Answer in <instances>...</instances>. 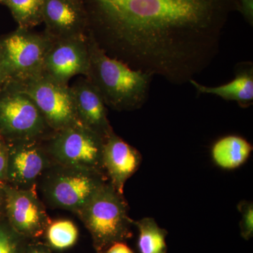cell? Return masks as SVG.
Wrapping results in <instances>:
<instances>
[{
  "label": "cell",
  "mask_w": 253,
  "mask_h": 253,
  "mask_svg": "<svg viewBox=\"0 0 253 253\" xmlns=\"http://www.w3.org/2000/svg\"><path fill=\"white\" fill-rule=\"evenodd\" d=\"M102 253H134L125 242H118L111 245Z\"/></svg>",
  "instance_id": "obj_25"
},
{
  "label": "cell",
  "mask_w": 253,
  "mask_h": 253,
  "mask_svg": "<svg viewBox=\"0 0 253 253\" xmlns=\"http://www.w3.org/2000/svg\"><path fill=\"white\" fill-rule=\"evenodd\" d=\"M104 141L102 136L80 123L52 131L43 139L56 164L103 174Z\"/></svg>",
  "instance_id": "obj_6"
},
{
  "label": "cell",
  "mask_w": 253,
  "mask_h": 253,
  "mask_svg": "<svg viewBox=\"0 0 253 253\" xmlns=\"http://www.w3.org/2000/svg\"><path fill=\"white\" fill-rule=\"evenodd\" d=\"M252 151V145L244 138L228 135L214 143L211 154L213 161L219 167L234 169L247 161Z\"/></svg>",
  "instance_id": "obj_16"
},
{
  "label": "cell",
  "mask_w": 253,
  "mask_h": 253,
  "mask_svg": "<svg viewBox=\"0 0 253 253\" xmlns=\"http://www.w3.org/2000/svg\"><path fill=\"white\" fill-rule=\"evenodd\" d=\"M239 212L241 214V220L240 221L241 235L246 241L252 239L253 236V204L249 201L240 202Z\"/></svg>",
  "instance_id": "obj_21"
},
{
  "label": "cell",
  "mask_w": 253,
  "mask_h": 253,
  "mask_svg": "<svg viewBox=\"0 0 253 253\" xmlns=\"http://www.w3.org/2000/svg\"><path fill=\"white\" fill-rule=\"evenodd\" d=\"M25 253H51V250L45 244L32 241L28 244Z\"/></svg>",
  "instance_id": "obj_24"
},
{
  "label": "cell",
  "mask_w": 253,
  "mask_h": 253,
  "mask_svg": "<svg viewBox=\"0 0 253 253\" xmlns=\"http://www.w3.org/2000/svg\"><path fill=\"white\" fill-rule=\"evenodd\" d=\"M78 1H81L82 2H83V0H78Z\"/></svg>",
  "instance_id": "obj_28"
},
{
  "label": "cell",
  "mask_w": 253,
  "mask_h": 253,
  "mask_svg": "<svg viewBox=\"0 0 253 253\" xmlns=\"http://www.w3.org/2000/svg\"><path fill=\"white\" fill-rule=\"evenodd\" d=\"M77 215L90 234L96 253H102L111 245L132 237L134 220L129 217L127 204L123 194L109 181L93 195Z\"/></svg>",
  "instance_id": "obj_3"
},
{
  "label": "cell",
  "mask_w": 253,
  "mask_h": 253,
  "mask_svg": "<svg viewBox=\"0 0 253 253\" xmlns=\"http://www.w3.org/2000/svg\"><path fill=\"white\" fill-rule=\"evenodd\" d=\"M51 40L44 32L18 28L0 38L6 82L22 84L44 73V63Z\"/></svg>",
  "instance_id": "obj_5"
},
{
  "label": "cell",
  "mask_w": 253,
  "mask_h": 253,
  "mask_svg": "<svg viewBox=\"0 0 253 253\" xmlns=\"http://www.w3.org/2000/svg\"><path fill=\"white\" fill-rule=\"evenodd\" d=\"M43 139L13 141L7 144L6 176L16 184L15 187L36 189L37 183L54 164Z\"/></svg>",
  "instance_id": "obj_9"
},
{
  "label": "cell",
  "mask_w": 253,
  "mask_h": 253,
  "mask_svg": "<svg viewBox=\"0 0 253 253\" xmlns=\"http://www.w3.org/2000/svg\"><path fill=\"white\" fill-rule=\"evenodd\" d=\"M88 32L133 69L189 83L217 57L235 0H83Z\"/></svg>",
  "instance_id": "obj_1"
},
{
  "label": "cell",
  "mask_w": 253,
  "mask_h": 253,
  "mask_svg": "<svg viewBox=\"0 0 253 253\" xmlns=\"http://www.w3.org/2000/svg\"><path fill=\"white\" fill-rule=\"evenodd\" d=\"M12 15L18 28L32 29L42 23L44 0H1Z\"/></svg>",
  "instance_id": "obj_18"
},
{
  "label": "cell",
  "mask_w": 253,
  "mask_h": 253,
  "mask_svg": "<svg viewBox=\"0 0 253 253\" xmlns=\"http://www.w3.org/2000/svg\"><path fill=\"white\" fill-rule=\"evenodd\" d=\"M41 179L42 192L46 202L51 207L66 210L76 214L109 181L103 173L56 163L47 169Z\"/></svg>",
  "instance_id": "obj_4"
},
{
  "label": "cell",
  "mask_w": 253,
  "mask_h": 253,
  "mask_svg": "<svg viewBox=\"0 0 253 253\" xmlns=\"http://www.w3.org/2000/svg\"><path fill=\"white\" fill-rule=\"evenodd\" d=\"M43 237L45 244L51 250L66 251L77 243L79 231L77 226L69 219L51 221Z\"/></svg>",
  "instance_id": "obj_19"
},
{
  "label": "cell",
  "mask_w": 253,
  "mask_h": 253,
  "mask_svg": "<svg viewBox=\"0 0 253 253\" xmlns=\"http://www.w3.org/2000/svg\"><path fill=\"white\" fill-rule=\"evenodd\" d=\"M139 231L137 247L139 253H167L168 231L159 226L154 218L144 217L133 221Z\"/></svg>",
  "instance_id": "obj_17"
},
{
  "label": "cell",
  "mask_w": 253,
  "mask_h": 253,
  "mask_svg": "<svg viewBox=\"0 0 253 253\" xmlns=\"http://www.w3.org/2000/svg\"><path fill=\"white\" fill-rule=\"evenodd\" d=\"M6 210L9 225L30 241H38L43 237L51 221L36 189H6Z\"/></svg>",
  "instance_id": "obj_10"
},
{
  "label": "cell",
  "mask_w": 253,
  "mask_h": 253,
  "mask_svg": "<svg viewBox=\"0 0 253 253\" xmlns=\"http://www.w3.org/2000/svg\"><path fill=\"white\" fill-rule=\"evenodd\" d=\"M6 82V76L5 74L4 66H3L2 58L0 52V86Z\"/></svg>",
  "instance_id": "obj_26"
},
{
  "label": "cell",
  "mask_w": 253,
  "mask_h": 253,
  "mask_svg": "<svg viewBox=\"0 0 253 253\" xmlns=\"http://www.w3.org/2000/svg\"><path fill=\"white\" fill-rule=\"evenodd\" d=\"M0 136V179L6 176L8 167V145Z\"/></svg>",
  "instance_id": "obj_23"
},
{
  "label": "cell",
  "mask_w": 253,
  "mask_h": 253,
  "mask_svg": "<svg viewBox=\"0 0 253 253\" xmlns=\"http://www.w3.org/2000/svg\"><path fill=\"white\" fill-rule=\"evenodd\" d=\"M1 0H0V4H1Z\"/></svg>",
  "instance_id": "obj_29"
},
{
  "label": "cell",
  "mask_w": 253,
  "mask_h": 253,
  "mask_svg": "<svg viewBox=\"0 0 253 253\" xmlns=\"http://www.w3.org/2000/svg\"><path fill=\"white\" fill-rule=\"evenodd\" d=\"M142 156L114 131L104 139L102 162L105 174L113 187L123 194L126 183L139 169Z\"/></svg>",
  "instance_id": "obj_13"
},
{
  "label": "cell",
  "mask_w": 253,
  "mask_h": 253,
  "mask_svg": "<svg viewBox=\"0 0 253 253\" xmlns=\"http://www.w3.org/2000/svg\"><path fill=\"white\" fill-rule=\"evenodd\" d=\"M189 84L198 94H212L228 101H236L241 107H249L253 102V66L252 63H240L233 81L217 86L204 85L195 79Z\"/></svg>",
  "instance_id": "obj_15"
},
{
  "label": "cell",
  "mask_w": 253,
  "mask_h": 253,
  "mask_svg": "<svg viewBox=\"0 0 253 253\" xmlns=\"http://www.w3.org/2000/svg\"><path fill=\"white\" fill-rule=\"evenodd\" d=\"M44 33L51 41L84 38L87 18L83 2L78 0H44L42 12Z\"/></svg>",
  "instance_id": "obj_12"
},
{
  "label": "cell",
  "mask_w": 253,
  "mask_h": 253,
  "mask_svg": "<svg viewBox=\"0 0 253 253\" xmlns=\"http://www.w3.org/2000/svg\"><path fill=\"white\" fill-rule=\"evenodd\" d=\"M31 242L16 233L9 223L0 224V253H25Z\"/></svg>",
  "instance_id": "obj_20"
},
{
  "label": "cell",
  "mask_w": 253,
  "mask_h": 253,
  "mask_svg": "<svg viewBox=\"0 0 253 253\" xmlns=\"http://www.w3.org/2000/svg\"><path fill=\"white\" fill-rule=\"evenodd\" d=\"M52 132L33 100L12 82L0 86V136L6 141L43 139Z\"/></svg>",
  "instance_id": "obj_7"
},
{
  "label": "cell",
  "mask_w": 253,
  "mask_h": 253,
  "mask_svg": "<svg viewBox=\"0 0 253 253\" xmlns=\"http://www.w3.org/2000/svg\"><path fill=\"white\" fill-rule=\"evenodd\" d=\"M78 121L104 139L113 132L107 109L99 91L87 78L82 76L70 86Z\"/></svg>",
  "instance_id": "obj_14"
},
{
  "label": "cell",
  "mask_w": 253,
  "mask_h": 253,
  "mask_svg": "<svg viewBox=\"0 0 253 253\" xmlns=\"http://www.w3.org/2000/svg\"><path fill=\"white\" fill-rule=\"evenodd\" d=\"M89 54L87 78L94 84L105 104L117 111L141 109L149 98L154 76L133 69L126 63L108 56L86 35Z\"/></svg>",
  "instance_id": "obj_2"
},
{
  "label": "cell",
  "mask_w": 253,
  "mask_h": 253,
  "mask_svg": "<svg viewBox=\"0 0 253 253\" xmlns=\"http://www.w3.org/2000/svg\"><path fill=\"white\" fill-rule=\"evenodd\" d=\"M236 11H239L250 26H253V0H235Z\"/></svg>",
  "instance_id": "obj_22"
},
{
  "label": "cell",
  "mask_w": 253,
  "mask_h": 253,
  "mask_svg": "<svg viewBox=\"0 0 253 253\" xmlns=\"http://www.w3.org/2000/svg\"><path fill=\"white\" fill-rule=\"evenodd\" d=\"M89 54L86 36L51 41L44 63V73L55 81L68 84L76 76L86 77Z\"/></svg>",
  "instance_id": "obj_11"
},
{
  "label": "cell",
  "mask_w": 253,
  "mask_h": 253,
  "mask_svg": "<svg viewBox=\"0 0 253 253\" xmlns=\"http://www.w3.org/2000/svg\"><path fill=\"white\" fill-rule=\"evenodd\" d=\"M19 85L33 100L51 131L79 123L68 84L58 83L44 73Z\"/></svg>",
  "instance_id": "obj_8"
},
{
  "label": "cell",
  "mask_w": 253,
  "mask_h": 253,
  "mask_svg": "<svg viewBox=\"0 0 253 253\" xmlns=\"http://www.w3.org/2000/svg\"><path fill=\"white\" fill-rule=\"evenodd\" d=\"M1 203H2V200H1V196H0V208H1Z\"/></svg>",
  "instance_id": "obj_27"
}]
</instances>
